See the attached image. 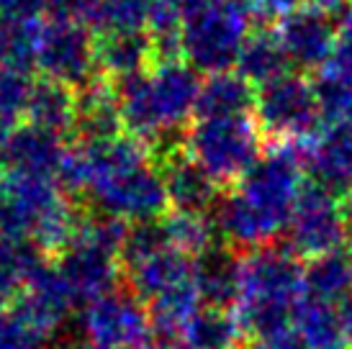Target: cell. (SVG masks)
I'll return each mask as SVG.
<instances>
[{
  "instance_id": "cell-1",
  "label": "cell",
  "mask_w": 352,
  "mask_h": 349,
  "mask_svg": "<svg viewBox=\"0 0 352 349\" xmlns=\"http://www.w3.org/2000/svg\"><path fill=\"white\" fill-rule=\"evenodd\" d=\"M59 180L69 193L88 198L103 218L129 229L162 221L170 208L152 146L126 131L67 144Z\"/></svg>"
},
{
  "instance_id": "cell-2",
  "label": "cell",
  "mask_w": 352,
  "mask_h": 349,
  "mask_svg": "<svg viewBox=\"0 0 352 349\" xmlns=\"http://www.w3.org/2000/svg\"><path fill=\"white\" fill-rule=\"evenodd\" d=\"M303 157L294 144L265 149L252 170L242 174L214 211V223L226 247L252 252L285 232L303 190Z\"/></svg>"
},
{
  "instance_id": "cell-3",
  "label": "cell",
  "mask_w": 352,
  "mask_h": 349,
  "mask_svg": "<svg viewBox=\"0 0 352 349\" xmlns=\"http://www.w3.org/2000/svg\"><path fill=\"white\" fill-rule=\"evenodd\" d=\"M124 278L129 291L149 308L155 337L175 339L188 319L204 308L196 285V257L167 242L160 221L129 229Z\"/></svg>"
},
{
  "instance_id": "cell-4",
  "label": "cell",
  "mask_w": 352,
  "mask_h": 349,
  "mask_svg": "<svg viewBox=\"0 0 352 349\" xmlns=\"http://www.w3.org/2000/svg\"><path fill=\"white\" fill-rule=\"evenodd\" d=\"M113 87L121 128L155 146L186 136L196 121L204 78L183 57H155Z\"/></svg>"
},
{
  "instance_id": "cell-5",
  "label": "cell",
  "mask_w": 352,
  "mask_h": 349,
  "mask_svg": "<svg viewBox=\"0 0 352 349\" xmlns=\"http://www.w3.org/2000/svg\"><path fill=\"white\" fill-rule=\"evenodd\" d=\"M301 257L288 244H267L242 254V280L234 316L245 337H265L291 329L306 298Z\"/></svg>"
},
{
  "instance_id": "cell-6",
  "label": "cell",
  "mask_w": 352,
  "mask_h": 349,
  "mask_svg": "<svg viewBox=\"0 0 352 349\" xmlns=\"http://www.w3.org/2000/svg\"><path fill=\"white\" fill-rule=\"evenodd\" d=\"M78 226L69 190L54 174L0 165V236L57 254Z\"/></svg>"
},
{
  "instance_id": "cell-7",
  "label": "cell",
  "mask_w": 352,
  "mask_h": 349,
  "mask_svg": "<svg viewBox=\"0 0 352 349\" xmlns=\"http://www.w3.org/2000/svg\"><path fill=\"white\" fill-rule=\"evenodd\" d=\"M126 234L124 223L103 216L78 221L72 236L57 252L54 267L80 306L118 291V282L124 278Z\"/></svg>"
},
{
  "instance_id": "cell-8",
  "label": "cell",
  "mask_w": 352,
  "mask_h": 349,
  "mask_svg": "<svg viewBox=\"0 0 352 349\" xmlns=\"http://www.w3.org/2000/svg\"><path fill=\"white\" fill-rule=\"evenodd\" d=\"M252 21L245 0H198L183 16L180 57L206 78L232 72L254 31Z\"/></svg>"
},
{
  "instance_id": "cell-9",
  "label": "cell",
  "mask_w": 352,
  "mask_h": 349,
  "mask_svg": "<svg viewBox=\"0 0 352 349\" xmlns=\"http://www.w3.org/2000/svg\"><path fill=\"white\" fill-rule=\"evenodd\" d=\"M263 142L254 116H198L183 136V149L219 185H234L263 157Z\"/></svg>"
},
{
  "instance_id": "cell-10",
  "label": "cell",
  "mask_w": 352,
  "mask_h": 349,
  "mask_svg": "<svg viewBox=\"0 0 352 349\" xmlns=\"http://www.w3.org/2000/svg\"><path fill=\"white\" fill-rule=\"evenodd\" d=\"M31 69L80 93L98 75V36L75 19L47 13L31 36Z\"/></svg>"
},
{
  "instance_id": "cell-11",
  "label": "cell",
  "mask_w": 352,
  "mask_h": 349,
  "mask_svg": "<svg viewBox=\"0 0 352 349\" xmlns=\"http://www.w3.org/2000/svg\"><path fill=\"white\" fill-rule=\"evenodd\" d=\"M254 124L263 139L273 144L301 146L311 142L324 124L314 80L291 69L283 78L257 87Z\"/></svg>"
},
{
  "instance_id": "cell-12",
  "label": "cell",
  "mask_w": 352,
  "mask_h": 349,
  "mask_svg": "<svg viewBox=\"0 0 352 349\" xmlns=\"http://www.w3.org/2000/svg\"><path fill=\"white\" fill-rule=\"evenodd\" d=\"M80 334L90 349H137L155 337V324L134 293L118 288L82 306Z\"/></svg>"
},
{
  "instance_id": "cell-13",
  "label": "cell",
  "mask_w": 352,
  "mask_h": 349,
  "mask_svg": "<svg viewBox=\"0 0 352 349\" xmlns=\"http://www.w3.org/2000/svg\"><path fill=\"white\" fill-rule=\"evenodd\" d=\"M285 244L298 257H309V260L337 252L344 244L340 198L311 183L303 185L285 226Z\"/></svg>"
},
{
  "instance_id": "cell-14",
  "label": "cell",
  "mask_w": 352,
  "mask_h": 349,
  "mask_svg": "<svg viewBox=\"0 0 352 349\" xmlns=\"http://www.w3.org/2000/svg\"><path fill=\"white\" fill-rule=\"evenodd\" d=\"M278 39L294 72H319L334 54L337 21L314 5H301L278 23Z\"/></svg>"
},
{
  "instance_id": "cell-15",
  "label": "cell",
  "mask_w": 352,
  "mask_h": 349,
  "mask_svg": "<svg viewBox=\"0 0 352 349\" xmlns=\"http://www.w3.org/2000/svg\"><path fill=\"white\" fill-rule=\"evenodd\" d=\"M75 303L78 301L67 288L65 278L54 267V262L52 264L41 262L39 267L31 272V278L26 280L23 291L19 293L13 308L19 311L21 319L36 334L50 339L52 334L62 329V324L69 319Z\"/></svg>"
},
{
  "instance_id": "cell-16",
  "label": "cell",
  "mask_w": 352,
  "mask_h": 349,
  "mask_svg": "<svg viewBox=\"0 0 352 349\" xmlns=\"http://www.w3.org/2000/svg\"><path fill=\"white\" fill-rule=\"evenodd\" d=\"M309 183L342 201L352 193V124L327 126L298 146Z\"/></svg>"
},
{
  "instance_id": "cell-17",
  "label": "cell",
  "mask_w": 352,
  "mask_h": 349,
  "mask_svg": "<svg viewBox=\"0 0 352 349\" xmlns=\"http://www.w3.org/2000/svg\"><path fill=\"white\" fill-rule=\"evenodd\" d=\"M167 201L173 211L180 214L214 216L221 201V185L186 155V149H173L162 157Z\"/></svg>"
},
{
  "instance_id": "cell-18",
  "label": "cell",
  "mask_w": 352,
  "mask_h": 349,
  "mask_svg": "<svg viewBox=\"0 0 352 349\" xmlns=\"http://www.w3.org/2000/svg\"><path fill=\"white\" fill-rule=\"evenodd\" d=\"M65 155H67V144H62V136L34 126L13 128L0 142V165L19 172L59 177Z\"/></svg>"
},
{
  "instance_id": "cell-19",
  "label": "cell",
  "mask_w": 352,
  "mask_h": 349,
  "mask_svg": "<svg viewBox=\"0 0 352 349\" xmlns=\"http://www.w3.org/2000/svg\"><path fill=\"white\" fill-rule=\"evenodd\" d=\"M242 280V254L226 244H214L196 257V285L204 306L234 311Z\"/></svg>"
},
{
  "instance_id": "cell-20",
  "label": "cell",
  "mask_w": 352,
  "mask_h": 349,
  "mask_svg": "<svg viewBox=\"0 0 352 349\" xmlns=\"http://www.w3.org/2000/svg\"><path fill=\"white\" fill-rule=\"evenodd\" d=\"M294 329L306 349H350L342 306L306 295L296 311Z\"/></svg>"
},
{
  "instance_id": "cell-21",
  "label": "cell",
  "mask_w": 352,
  "mask_h": 349,
  "mask_svg": "<svg viewBox=\"0 0 352 349\" xmlns=\"http://www.w3.org/2000/svg\"><path fill=\"white\" fill-rule=\"evenodd\" d=\"M173 341H177L180 349H242L245 331L234 311L204 306L188 319Z\"/></svg>"
},
{
  "instance_id": "cell-22",
  "label": "cell",
  "mask_w": 352,
  "mask_h": 349,
  "mask_svg": "<svg viewBox=\"0 0 352 349\" xmlns=\"http://www.w3.org/2000/svg\"><path fill=\"white\" fill-rule=\"evenodd\" d=\"M257 87L250 85L239 72L208 75L198 98V116H254Z\"/></svg>"
},
{
  "instance_id": "cell-23",
  "label": "cell",
  "mask_w": 352,
  "mask_h": 349,
  "mask_svg": "<svg viewBox=\"0 0 352 349\" xmlns=\"http://www.w3.org/2000/svg\"><path fill=\"white\" fill-rule=\"evenodd\" d=\"M234 72H239L254 87H263L273 80L283 78L285 72H291V62L285 57V49L275 29L260 26L250 34L242 54L236 59Z\"/></svg>"
},
{
  "instance_id": "cell-24",
  "label": "cell",
  "mask_w": 352,
  "mask_h": 349,
  "mask_svg": "<svg viewBox=\"0 0 352 349\" xmlns=\"http://www.w3.org/2000/svg\"><path fill=\"white\" fill-rule=\"evenodd\" d=\"M23 126L41 128V131H50L57 136H62L67 128L78 126V93L39 78L36 87H34V95H31Z\"/></svg>"
},
{
  "instance_id": "cell-25",
  "label": "cell",
  "mask_w": 352,
  "mask_h": 349,
  "mask_svg": "<svg viewBox=\"0 0 352 349\" xmlns=\"http://www.w3.org/2000/svg\"><path fill=\"white\" fill-rule=\"evenodd\" d=\"M155 57V47L147 34L98 36V72L106 80L121 82L142 72Z\"/></svg>"
},
{
  "instance_id": "cell-26",
  "label": "cell",
  "mask_w": 352,
  "mask_h": 349,
  "mask_svg": "<svg viewBox=\"0 0 352 349\" xmlns=\"http://www.w3.org/2000/svg\"><path fill=\"white\" fill-rule=\"evenodd\" d=\"M306 295L319 301L342 306L352 298V254L337 252L322 254L303 264Z\"/></svg>"
},
{
  "instance_id": "cell-27",
  "label": "cell",
  "mask_w": 352,
  "mask_h": 349,
  "mask_svg": "<svg viewBox=\"0 0 352 349\" xmlns=\"http://www.w3.org/2000/svg\"><path fill=\"white\" fill-rule=\"evenodd\" d=\"M314 93L327 126L352 124V67L329 57L319 72H314Z\"/></svg>"
},
{
  "instance_id": "cell-28",
  "label": "cell",
  "mask_w": 352,
  "mask_h": 349,
  "mask_svg": "<svg viewBox=\"0 0 352 349\" xmlns=\"http://www.w3.org/2000/svg\"><path fill=\"white\" fill-rule=\"evenodd\" d=\"M39 75L21 65H0V142L26 124L29 103Z\"/></svg>"
},
{
  "instance_id": "cell-29",
  "label": "cell",
  "mask_w": 352,
  "mask_h": 349,
  "mask_svg": "<svg viewBox=\"0 0 352 349\" xmlns=\"http://www.w3.org/2000/svg\"><path fill=\"white\" fill-rule=\"evenodd\" d=\"M41 252L21 242L0 236V308H10L23 291L31 272L41 264Z\"/></svg>"
},
{
  "instance_id": "cell-30",
  "label": "cell",
  "mask_w": 352,
  "mask_h": 349,
  "mask_svg": "<svg viewBox=\"0 0 352 349\" xmlns=\"http://www.w3.org/2000/svg\"><path fill=\"white\" fill-rule=\"evenodd\" d=\"M162 232H165L167 242L175 249L198 257L206 249H211L216 244V223L214 216H198V214H180V211H170V214L160 221Z\"/></svg>"
},
{
  "instance_id": "cell-31",
  "label": "cell",
  "mask_w": 352,
  "mask_h": 349,
  "mask_svg": "<svg viewBox=\"0 0 352 349\" xmlns=\"http://www.w3.org/2000/svg\"><path fill=\"white\" fill-rule=\"evenodd\" d=\"M44 337L31 329L19 316V311L0 308V349H41Z\"/></svg>"
},
{
  "instance_id": "cell-32",
  "label": "cell",
  "mask_w": 352,
  "mask_h": 349,
  "mask_svg": "<svg viewBox=\"0 0 352 349\" xmlns=\"http://www.w3.org/2000/svg\"><path fill=\"white\" fill-rule=\"evenodd\" d=\"M247 8L252 10V19L260 23H280L285 16L306 5V0H245Z\"/></svg>"
},
{
  "instance_id": "cell-33",
  "label": "cell",
  "mask_w": 352,
  "mask_h": 349,
  "mask_svg": "<svg viewBox=\"0 0 352 349\" xmlns=\"http://www.w3.org/2000/svg\"><path fill=\"white\" fill-rule=\"evenodd\" d=\"M332 59L352 67V5H347V10L340 13V21H337V44H334Z\"/></svg>"
},
{
  "instance_id": "cell-34",
  "label": "cell",
  "mask_w": 352,
  "mask_h": 349,
  "mask_svg": "<svg viewBox=\"0 0 352 349\" xmlns=\"http://www.w3.org/2000/svg\"><path fill=\"white\" fill-rule=\"evenodd\" d=\"M245 349H306V344H303L301 337L291 326V329L275 331V334L254 337V339H250V344Z\"/></svg>"
},
{
  "instance_id": "cell-35",
  "label": "cell",
  "mask_w": 352,
  "mask_h": 349,
  "mask_svg": "<svg viewBox=\"0 0 352 349\" xmlns=\"http://www.w3.org/2000/svg\"><path fill=\"white\" fill-rule=\"evenodd\" d=\"M342 203V223H344V242L352 247V193H347L340 201Z\"/></svg>"
},
{
  "instance_id": "cell-36",
  "label": "cell",
  "mask_w": 352,
  "mask_h": 349,
  "mask_svg": "<svg viewBox=\"0 0 352 349\" xmlns=\"http://www.w3.org/2000/svg\"><path fill=\"white\" fill-rule=\"evenodd\" d=\"M137 349H180L177 347V341L173 339H162V337H152L149 341H144V344H139Z\"/></svg>"
},
{
  "instance_id": "cell-37",
  "label": "cell",
  "mask_w": 352,
  "mask_h": 349,
  "mask_svg": "<svg viewBox=\"0 0 352 349\" xmlns=\"http://www.w3.org/2000/svg\"><path fill=\"white\" fill-rule=\"evenodd\" d=\"M342 316L347 324V337H350V349H352V298L347 303H342Z\"/></svg>"
},
{
  "instance_id": "cell-38",
  "label": "cell",
  "mask_w": 352,
  "mask_h": 349,
  "mask_svg": "<svg viewBox=\"0 0 352 349\" xmlns=\"http://www.w3.org/2000/svg\"><path fill=\"white\" fill-rule=\"evenodd\" d=\"M65 349H72V347H65Z\"/></svg>"
}]
</instances>
